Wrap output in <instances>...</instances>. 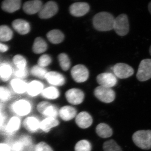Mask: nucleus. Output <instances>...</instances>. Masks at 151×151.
<instances>
[{
	"instance_id": "obj_1",
	"label": "nucleus",
	"mask_w": 151,
	"mask_h": 151,
	"mask_svg": "<svg viewBox=\"0 0 151 151\" xmlns=\"http://www.w3.org/2000/svg\"><path fill=\"white\" fill-rule=\"evenodd\" d=\"M8 111L11 115L22 119L29 116L32 110V105L29 100L19 98L13 100L7 105Z\"/></svg>"
},
{
	"instance_id": "obj_2",
	"label": "nucleus",
	"mask_w": 151,
	"mask_h": 151,
	"mask_svg": "<svg viewBox=\"0 0 151 151\" xmlns=\"http://www.w3.org/2000/svg\"><path fill=\"white\" fill-rule=\"evenodd\" d=\"M22 128V119L10 115L8 117L1 133L6 139L11 140L16 137Z\"/></svg>"
},
{
	"instance_id": "obj_3",
	"label": "nucleus",
	"mask_w": 151,
	"mask_h": 151,
	"mask_svg": "<svg viewBox=\"0 0 151 151\" xmlns=\"http://www.w3.org/2000/svg\"><path fill=\"white\" fill-rule=\"evenodd\" d=\"M115 18L113 15L107 12H101L93 18V24L97 30L108 31L113 29Z\"/></svg>"
},
{
	"instance_id": "obj_4",
	"label": "nucleus",
	"mask_w": 151,
	"mask_h": 151,
	"mask_svg": "<svg viewBox=\"0 0 151 151\" xmlns=\"http://www.w3.org/2000/svg\"><path fill=\"white\" fill-rule=\"evenodd\" d=\"M132 139L136 146L142 150L151 149V130H139L134 133Z\"/></svg>"
},
{
	"instance_id": "obj_5",
	"label": "nucleus",
	"mask_w": 151,
	"mask_h": 151,
	"mask_svg": "<svg viewBox=\"0 0 151 151\" xmlns=\"http://www.w3.org/2000/svg\"><path fill=\"white\" fill-rule=\"evenodd\" d=\"M94 94L100 101L106 103H112L116 97V93L112 88L101 86L95 88Z\"/></svg>"
},
{
	"instance_id": "obj_6",
	"label": "nucleus",
	"mask_w": 151,
	"mask_h": 151,
	"mask_svg": "<svg viewBox=\"0 0 151 151\" xmlns=\"http://www.w3.org/2000/svg\"><path fill=\"white\" fill-rule=\"evenodd\" d=\"M113 29L117 35L124 36L129 31V24L128 17L126 14H122L115 19Z\"/></svg>"
},
{
	"instance_id": "obj_7",
	"label": "nucleus",
	"mask_w": 151,
	"mask_h": 151,
	"mask_svg": "<svg viewBox=\"0 0 151 151\" xmlns=\"http://www.w3.org/2000/svg\"><path fill=\"white\" fill-rule=\"evenodd\" d=\"M137 78L139 81H145L151 78V59H145L141 61L138 68Z\"/></svg>"
},
{
	"instance_id": "obj_8",
	"label": "nucleus",
	"mask_w": 151,
	"mask_h": 151,
	"mask_svg": "<svg viewBox=\"0 0 151 151\" xmlns=\"http://www.w3.org/2000/svg\"><path fill=\"white\" fill-rule=\"evenodd\" d=\"M114 75L121 79L129 78L133 75L134 70L129 65L124 63H116L113 67Z\"/></svg>"
},
{
	"instance_id": "obj_9",
	"label": "nucleus",
	"mask_w": 151,
	"mask_h": 151,
	"mask_svg": "<svg viewBox=\"0 0 151 151\" xmlns=\"http://www.w3.org/2000/svg\"><path fill=\"white\" fill-rule=\"evenodd\" d=\"M71 74L74 81L78 83H82L87 80L89 73L88 69L84 65L78 64L72 68Z\"/></svg>"
},
{
	"instance_id": "obj_10",
	"label": "nucleus",
	"mask_w": 151,
	"mask_h": 151,
	"mask_svg": "<svg viewBox=\"0 0 151 151\" xmlns=\"http://www.w3.org/2000/svg\"><path fill=\"white\" fill-rule=\"evenodd\" d=\"M40 122L36 117L29 116L22 119V128L31 134L40 129Z\"/></svg>"
},
{
	"instance_id": "obj_11",
	"label": "nucleus",
	"mask_w": 151,
	"mask_h": 151,
	"mask_svg": "<svg viewBox=\"0 0 151 151\" xmlns=\"http://www.w3.org/2000/svg\"><path fill=\"white\" fill-rule=\"evenodd\" d=\"M65 97L68 102L73 105L81 104L84 101V92L80 89L73 88L68 90L65 92Z\"/></svg>"
},
{
	"instance_id": "obj_12",
	"label": "nucleus",
	"mask_w": 151,
	"mask_h": 151,
	"mask_svg": "<svg viewBox=\"0 0 151 151\" xmlns=\"http://www.w3.org/2000/svg\"><path fill=\"white\" fill-rule=\"evenodd\" d=\"M58 11V7L56 3L50 1L42 6L39 12V16L41 19L50 18L57 13Z\"/></svg>"
},
{
	"instance_id": "obj_13",
	"label": "nucleus",
	"mask_w": 151,
	"mask_h": 151,
	"mask_svg": "<svg viewBox=\"0 0 151 151\" xmlns=\"http://www.w3.org/2000/svg\"><path fill=\"white\" fill-rule=\"evenodd\" d=\"M97 80L100 86L111 88L116 86L118 82L117 77L115 75L108 72L99 74L97 76Z\"/></svg>"
},
{
	"instance_id": "obj_14",
	"label": "nucleus",
	"mask_w": 151,
	"mask_h": 151,
	"mask_svg": "<svg viewBox=\"0 0 151 151\" xmlns=\"http://www.w3.org/2000/svg\"><path fill=\"white\" fill-rule=\"evenodd\" d=\"M76 123L79 128L87 129L92 125L93 119L92 116L86 111H82L76 115Z\"/></svg>"
},
{
	"instance_id": "obj_15",
	"label": "nucleus",
	"mask_w": 151,
	"mask_h": 151,
	"mask_svg": "<svg viewBox=\"0 0 151 151\" xmlns=\"http://www.w3.org/2000/svg\"><path fill=\"white\" fill-rule=\"evenodd\" d=\"M69 10L70 14L73 16H83L89 12V6L86 3H76L70 6Z\"/></svg>"
},
{
	"instance_id": "obj_16",
	"label": "nucleus",
	"mask_w": 151,
	"mask_h": 151,
	"mask_svg": "<svg viewBox=\"0 0 151 151\" xmlns=\"http://www.w3.org/2000/svg\"><path fill=\"white\" fill-rule=\"evenodd\" d=\"M28 84L22 79L14 78L10 82L11 90L17 95H22L27 92Z\"/></svg>"
},
{
	"instance_id": "obj_17",
	"label": "nucleus",
	"mask_w": 151,
	"mask_h": 151,
	"mask_svg": "<svg viewBox=\"0 0 151 151\" xmlns=\"http://www.w3.org/2000/svg\"><path fill=\"white\" fill-rule=\"evenodd\" d=\"M45 79L49 84L55 86H61L65 84V80L63 75L55 71L48 72Z\"/></svg>"
},
{
	"instance_id": "obj_18",
	"label": "nucleus",
	"mask_w": 151,
	"mask_h": 151,
	"mask_svg": "<svg viewBox=\"0 0 151 151\" xmlns=\"http://www.w3.org/2000/svg\"><path fill=\"white\" fill-rule=\"evenodd\" d=\"M42 3L39 0L28 1L25 3L23 6L24 11L28 14H33L39 12L42 7Z\"/></svg>"
},
{
	"instance_id": "obj_19",
	"label": "nucleus",
	"mask_w": 151,
	"mask_h": 151,
	"mask_svg": "<svg viewBox=\"0 0 151 151\" xmlns=\"http://www.w3.org/2000/svg\"><path fill=\"white\" fill-rule=\"evenodd\" d=\"M77 111L76 109L72 106H63L59 110L60 117L63 121L67 122L72 120L76 116Z\"/></svg>"
},
{
	"instance_id": "obj_20",
	"label": "nucleus",
	"mask_w": 151,
	"mask_h": 151,
	"mask_svg": "<svg viewBox=\"0 0 151 151\" xmlns=\"http://www.w3.org/2000/svg\"><path fill=\"white\" fill-rule=\"evenodd\" d=\"M44 89L43 84L39 81H33L28 84L27 93L32 97L41 94Z\"/></svg>"
},
{
	"instance_id": "obj_21",
	"label": "nucleus",
	"mask_w": 151,
	"mask_h": 151,
	"mask_svg": "<svg viewBox=\"0 0 151 151\" xmlns=\"http://www.w3.org/2000/svg\"><path fill=\"white\" fill-rule=\"evenodd\" d=\"M14 29L21 35L28 33L30 29L29 23L24 20L18 19L14 21L12 24Z\"/></svg>"
},
{
	"instance_id": "obj_22",
	"label": "nucleus",
	"mask_w": 151,
	"mask_h": 151,
	"mask_svg": "<svg viewBox=\"0 0 151 151\" xmlns=\"http://www.w3.org/2000/svg\"><path fill=\"white\" fill-rule=\"evenodd\" d=\"M13 92L6 86H0V104L7 105L12 101Z\"/></svg>"
},
{
	"instance_id": "obj_23",
	"label": "nucleus",
	"mask_w": 151,
	"mask_h": 151,
	"mask_svg": "<svg viewBox=\"0 0 151 151\" xmlns=\"http://www.w3.org/2000/svg\"><path fill=\"white\" fill-rule=\"evenodd\" d=\"M21 6V1L19 0H6L3 1L1 8L3 10L9 13L17 11Z\"/></svg>"
},
{
	"instance_id": "obj_24",
	"label": "nucleus",
	"mask_w": 151,
	"mask_h": 151,
	"mask_svg": "<svg viewBox=\"0 0 151 151\" xmlns=\"http://www.w3.org/2000/svg\"><path fill=\"white\" fill-rule=\"evenodd\" d=\"M96 132L97 135L102 138L110 137L113 134V130L111 127L105 123L98 124L96 127Z\"/></svg>"
},
{
	"instance_id": "obj_25",
	"label": "nucleus",
	"mask_w": 151,
	"mask_h": 151,
	"mask_svg": "<svg viewBox=\"0 0 151 151\" xmlns=\"http://www.w3.org/2000/svg\"><path fill=\"white\" fill-rule=\"evenodd\" d=\"M59 124V122L56 118H47L40 122V129L47 133L52 128L56 127Z\"/></svg>"
},
{
	"instance_id": "obj_26",
	"label": "nucleus",
	"mask_w": 151,
	"mask_h": 151,
	"mask_svg": "<svg viewBox=\"0 0 151 151\" xmlns=\"http://www.w3.org/2000/svg\"><path fill=\"white\" fill-rule=\"evenodd\" d=\"M48 40L53 44H59L64 39L63 33L59 30L54 29L50 31L47 35Z\"/></svg>"
},
{
	"instance_id": "obj_27",
	"label": "nucleus",
	"mask_w": 151,
	"mask_h": 151,
	"mask_svg": "<svg viewBox=\"0 0 151 151\" xmlns=\"http://www.w3.org/2000/svg\"><path fill=\"white\" fill-rule=\"evenodd\" d=\"M47 45L46 42L41 37L36 38L32 47L33 51L36 54H41L46 51Z\"/></svg>"
},
{
	"instance_id": "obj_28",
	"label": "nucleus",
	"mask_w": 151,
	"mask_h": 151,
	"mask_svg": "<svg viewBox=\"0 0 151 151\" xmlns=\"http://www.w3.org/2000/svg\"><path fill=\"white\" fill-rule=\"evenodd\" d=\"M42 97L49 100H55L59 97L58 89L54 86H50L43 89L41 93Z\"/></svg>"
},
{
	"instance_id": "obj_29",
	"label": "nucleus",
	"mask_w": 151,
	"mask_h": 151,
	"mask_svg": "<svg viewBox=\"0 0 151 151\" xmlns=\"http://www.w3.org/2000/svg\"><path fill=\"white\" fill-rule=\"evenodd\" d=\"M12 72V67L7 63H3L0 65V78L3 81H8Z\"/></svg>"
},
{
	"instance_id": "obj_30",
	"label": "nucleus",
	"mask_w": 151,
	"mask_h": 151,
	"mask_svg": "<svg viewBox=\"0 0 151 151\" xmlns=\"http://www.w3.org/2000/svg\"><path fill=\"white\" fill-rule=\"evenodd\" d=\"M13 37V32L9 27L6 25L0 26V40L8 41Z\"/></svg>"
},
{
	"instance_id": "obj_31",
	"label": "nucleus",
	"mask_w": 151,
	"mask_h": 151,
	"mask_svg": "<svg viewBox=\"0 0 151 151\" xmlns=\"http://www.w3.org/2000/svg\"><path fill=\"white\" fill-rule=\"evenodd\" d=\"M30 73L32 75L35 77L44 79L45 78L48 72L45 68L41 67L39 65H36L31 68Z\"/></svg>"
},
{
	"instance_id": "obj_32",
	"label": "nucleus",
	"mask_w": 151,
	"mask_h": 151,
	"mask_svg": "<svg viewBox=\"0 0 151 151\" xmlns=\"http://www.w3.org/2000/svg\"><path fill=\"white\" fill-rule=\"evenodd\" d=\"M103 149L104 151H123L121 147L113 139L109 140L104 142Z\"/></svg>"
},
{
	"instance_id": "obj_33",
	"label": "nucleus",
	"mask_w": 151,
	"mask_h": 151,
	"mask_svg": "<svg viewBox=\"0 0 151 151\" xmlns=\"http://www.w3.org/2000/svg\"><path fill=\"white\" fill-rule=\"evenodd\" d=\"M10 142L11 151H26L24 145L16 137L9 140Z\"/></svg>"
},
{
	"instance_id": "obj_34",
	"label": "nucleus",
	"mask_w": 151,
	"mask_h": 151,
	"mask_svg": "<svg viewBox=\"0 0 151 151\" xmlns=\"http://www.w3.org/2000/svg\"><path fill=\"white\" fill-rule=\"evenodd\" d=\"M58 61L60 65L63 70H68L70 68V59L68 56L65 53H61L58 56Z\"/></svg>"
},
{
	"instance_id": "obj_35",
	"label": "nucleus",
	"mask_w": 151,
	"mask_h": 151,
	"mask_svg": "<svg viewBox=\"0 0 151 151\" xmlns=\"http://www.w3.org/2000/svg\"><path fill=\"white\" fill-rule=\"evenodd\" d=\"M17 137L24 145L27 150H28L33 147L32 139L29 135L27 134H22L17 136Z\"/></svg>"
},
{
	"instance_id": "obj_36",
	"label": "nucleus",
	"mask_w": 151,
	"mask_h": 151,
	"mask_svg": "<svg viewBox=\"0 0 151 151\" xmlns=\"http://www.w3.org/2000/svg\"><path fill=\"white\" fill-rule=\"evenodd\" d=\"M59 111L55 105L50 103L44 110L42 115L47 117V118H56L58 115Z\"/></svg>"
},
{
	"instance_id": "obj_37",
	"label": "nucleus",
	"mask_w": 151,
	"mask_h": 151,
	"mask_svg": "<svg viewBox=\"0 0 151 151\" xmlns=\"http://www.w3.org/2000/svg\"><path fill=\"white\" fill-rule=\"evenodd\" d=\"M75 151H91V143L86 140H81L76 143L74 147Z\"/></svg>"
},
{
	"instance_id": "obj_38",
	"label": "nucleus",
	"mask_w": 151,
	"mask_h": 151,
	"mask_svg": "<svg viewBox=\"0 0 151 151\" xmlns=\"http://www.w3.org/2000/svg\"><path fill=\"white\" fill-rule=\"evenodd\" d=\"M13 62L17 69H23L27 68L26 60L20 55H17L14 57Z\"/></svg>"
},
{
	"instance_id": "obj_39",
	"label": "nucleus",
	"mask_w": 151,
	"mask_h": 151,
	"mask_svg": "<svg viewBox=\"0 0 151 151\" xmlns=\"http://www.w3.org/2000/svg\"><path fill=\"white\" fill-rule=\"evenodd\" d=\"M8 116L5 110V105L0 104V133Z\"/></svg>"
},
{
	"instance_id": "obj_40",
	"label": "nucleus",
	"mask_w": 151,
	"mask_h": 151,
	"mask_svg": "<svg viewBox=\"0 0 151 151\" xmlns=\"http://www.w3.org/2000/svg\"><path fill=\"white\" fill-rule=\"evenodd\" d=\"M32 151H53L51 147L48 144L41 142L38 143L35 146H33Z\"/></svg>"
},
{
	"instance_id": "obj_41",
	"label": "nucleus",
	"mask_w": 151,
	"mask_h": 151,
	"mask_svg": "<svg viewBox=\"0 0 151 151\" xmlns=\"http://www.w3.org/2000/svg\"><path fill=\"white\" fill-rule=\"evenodd\" d=\"M51 57L48 55L44 54L40 58L38 61V65L43 68L48 66L51 63Z\"/></svg>"
},
{
	"instance_id": "obj_42",
	"label": "nucleus",
	"mask_w": 151,
	"mask_h": 151,
	"mask_svg": "<svg viewBox=\"0 0 151 151\" xmlns=\"http://www.w3.org/2000/svg\"><path fill=\"white\" fill-rule=\"evenodd\" d=\"M28 74L27 68L23 69H16L14 71V75L17 78L22 79L26 78Z\"/></svg>"
},
{
	"instance_id": "obj_43",
	"label": "nucleus",
	"mask_w": 151,
	"mask_h": 151,
	"mask_svg": "<svg viewBox=\"0 0 151 151\" xmlns=\"http://www.w3.org/2000/svg\"><path fill=\"white\" fill-rule=\"evenodd\" d=\"M0 151H11L10 142L9 140H0Z\"/></svg>"
},
{
	"instance_id": "obj_44",
	"label": "nucleus",
	"mask_w": 151,
	"mask_h": 151,
	"mask_svg": "<svg viewBox=\"0 0 151 151\" xmlns=\"http://www.w3.org/2000/svg\"><path fill=\"white\" fill-rule=\"evenodd\" d=\"M50 103L46 102V101H42V102H40L37 104V111L40 114H42L43 111L45 110L46 107L49 105Z\"/></svg>"
},
{
	"instance_id": "obj_45",
	"label": "nucleus",
	"mask_w": 151,
	"mask_h": 151,
	"mask_svg": "<svg viewBox=\"0 0 151 151\" xmlns=\"http://www.w3.org/2000/svg\"><path fill=\"white\" fill-rule=\"evenodd\" d=\"M8 47L6 45L0 42V52H5L8 50Z\"/></svg>"
},
{
	"instance_id": "obj_46",
	"label": "nucleus",
	"mask_w": 151,
	"mask_h": 151,
	"mask_svg": "<svg viewBox=\"0 0 151 151\" xmlns=\"http://www.w3.org/2000/svg\"><path fill=\"white\" fill-rule=\"evenodd\" d=\"M148 9L150 13L151 14V1L149 3L148 5Z\"/></svg>"
},
{
	"instance_id": "obj_47",
	"label": "nucleus",
	"mask_w": 151,
	"mask_h": 151,
	"mask_svg": "<svg viewBox=\"0 0 151 151\" xmlns=\"http://www.w3.org/2000/svg\"><path fill=\"white\" fill-rule=\"evenodd\" d=\"M149 51H150V55H151V45L150 47V50H149Z\"/></svg>"
}]
</instances>
